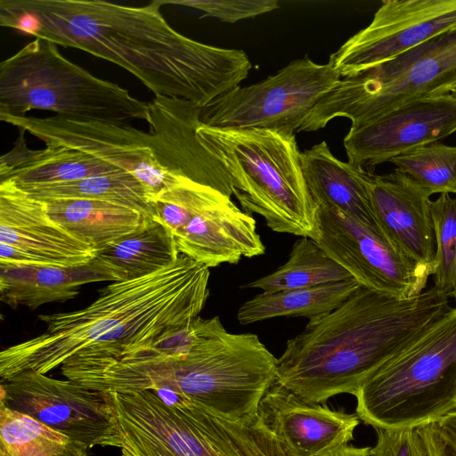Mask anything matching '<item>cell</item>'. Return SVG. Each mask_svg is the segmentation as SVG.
<instances>
[{
  "mask_svg": "<svg viewBox=\"0 0 456 456\" xmlns=\"http://www.w3.org/2000/svg\"><path fill=\"white\" fill-rule=\"evenodd\" d=\"M162 0L128 6L102 0H0V25L120 66L155 96L204 109L248 76L242 50L189 38L166 20Z\"/></svg>",
  "mask_w": 456,
  "mask_h": 456,
  "instance_id": "cell-1",
  "label": "cell"
},
{
  "mask_svg": "<svg viewBox=\"0 0 456 456\" xmlns=\"http://www.w3.org/2000/svg\"><path fill=\"white\" fill-rule=\"evenodd\" d=\"M209 268L184 255L154 273L114 281L85 308L40 314L45 330L0 353V376L46 374L70 359L117 357L190 325L209 295Z\"/></svg>",
  "mask_w": 456,
  "mask_h": 456,
  "instance_id": "cell-2",
  "label": "cell"
},
{
  "mask_svg": "<svg viewBox=\"0 0 456 456\" xmlns=\"http://www.w3.org/2000/svg\"><path fill=\"white\" fill-rule=\"evenodd\" d=\"M449 297L435 286L410 298L360 286L287 341L275 382L312 403L354 395L384 362L451 309Z\"/></svg>",
  "mask_w": 456,
  "mask_h": 456,
  "instance_id": "cell-3",
  "label": "cell"
},
{
  "mask_svg": "<svg viewBox=\"0 0 456 456\" xmlns=\"http://www.w3.org/2000/svg\"><path fill=\"white\" fill-rule=\"evenodd\" d=\"M278 359L256 334L230 333L220 318L190 325L115 359L108 381L116 393L152 391L184 399L216 416L250 420L275 382Z\"/></svg>",
  "mask_w": 456,
  "mask_h": 456,
  "instance_id": "cell-4",
  "label": "cell"
},
{
  "mask_svg": "<svg viewBox=\"0 0 456 456\" xmlns=\"http://www.w3.org/2000/svg\"><path fill=\"white\" fill-rule=\"evenodd\" d=\"M197 134L225 168L243 211L261 216L273 232L317 238L319 207L308 191L295 134L202 122Z\"/></svg>",
  "mask_w": 456,
  "mask_h": 456,
  "instance_id": "cell-5",
  "label": "cell"
},
{
  "mask_svg": "<svg viewBox=\"0 0 456 456\" xmlns=\"http://www.w3.org/2000/svg\"><path fill=\"white\" fill-rule=\"evenodd\" d=\"M121 456H289L259 415L234 421L152 391L110 393Z\"/></svg>",
  "mask_w": 456,
  "mask_h": 456,
  "instance_id": "cell-6",
  "label": "cell"
},
{
  "mask_svg": "<svg viewBox=\"0 0 456 456\" xmlns=\"http://www.w3.org/2000/svg\"><path fill=\"white\" fill-rule=\"evenodd\" d=\"M355 414L375 428H419L456 410V307L410 340L358 388Z\"/></svg>",
  "mask_w": 456,
  "mask_h": 456,
  "instance_id": "cell-7",
  "label": "cell"
},
{
  "mask_svg": "<svg viewBox=\"0 0 456 456\" xmlns=\"http://www.w3.org/2000/svg\"><path fill=\"white\" fill-rule=\"evenodd\" d=\"M32 110L120 126L151 120L149 102L94 76L41 38L0 63V116L23 117Z\"/></svg>",
  "mask_w": 456,
  "mask_h": 456,
  "instance_id": "cell-8",
  "label": "cell"
},
{
  "mask_svg": "<svg viewBox=\"0 0 456 456\" xmlns=\"http://www.w3.org/2000/svg\"><path fill=\"white\" fill-rule=\"evenodd\" d=\"M456 85V28L396 58L342 77L313 109L297 132L324 128L336 118L365 125L411 102L449 94Z\"/></svg>",
  "mask_w": 456,
  "mask_h": 456,
  "instance_id": "cell-9",
  "label": "cell"
},
{
  "mask_svg": "<svg viewBox=\"0 0 456 456\" xmlns=\"http://www.w3.org/2000/svg\"><path fill=\"white\" fill-rule=\"evenodd\" d=\"M151 203L179 253L208 268L265 253L253 216L212 187L170 172Z\"/></svg>",
  "mask_w": 456,
  "mask_h": 456,
  "instance_id": "cell-10",
  "label": "cell"
},
{
  "mask_svg": "<svg viewBox=\"0 0 456 456\" xmlns=\"http://www.w3.org/2000/svg\"><path fill=\"white\" fill-rule=\"evenodd\" d=\"M329 63L304 57L275 75L237 86L202 110L201 122L224 128H257L295 134L313 109L341 80Z\"/></svg>",
  "mask_w": 456,
  "mask_h": 456,
  "instance_id": "cell-11",
  "label": "cell"
},
{
  "mask_svg": "<svg viewBox=\"0 0 456 456\" xmlns=\"http://www.w3.org/2000/svg\"><path fill=\"white\" fill-rule=\"evenodd\" d=\"M0 404L27 415L92 448L117 447L120 440L109 394L70 379L23 371L0 386Z\"/></svg>",
  "mask_w": 456,
  "mask_h": 456,
  "instance_id": "cell-12",
  "label": "cell"
},
{
  "mask_svg": "<svg viewBox=\"0 0 456 456\" xmlns=\"http://www.w3.org/2000/svg\"><path fill=\"white\" fill-rule=\"evenodd\" d=\"M455 28L456 0H386L328 63L341 77H353Z\"/></svg>",
  "mask_w": 456,
  "mask_h": 456,
  "instance_id": "cell-13",
  "label": "cell"
},
{
  "mask_svg": "<svg viewBox=\"0 0 456 456\" xmlns=\"http://www.w3.org/2000/svg\"><path fill=\"white\" fill-rule=\"evenodd\" d=\"M314 240L361 286L394 297L419 295L426 289L428 277L435 273L368 228L326 208H319Z\"/></svg>",
  "mask_w": 456,
  "mask_h": 456,
  "instance_id": "cell-14",
  "label": "cell"
},
{
  "mask_svg": "<svg viewBox=\"0 0 456 456\" xmlns=\"http://www.w3.org/2000/svg\"><path fill=\"white\" fill-rule=\"evenodd\" d=\"M3 122L28 132L45 145L83 152L134 175L151 199L163 190L169 172L159 162L153 136L133 126L85 122L60 116H0Z\"/></svg>",
  "mask_w": 456,
  "mask_h": 456,
  "instance_id": "cell-15",
  "label": "cell"
},
{
  "mask_svg": "<svg viewBox=\"0 0 456 456\" xmlns=\"http://www.w3.org/2000/svg\"><path fill=\"white\" fill-rule=\"evenodd\" d=\"M96 252L53 221L44 201L0 183V265L73 267L90 263Z\"/></svg>",
  "mask_w": 456,
  "mask_h": 456,
  "instance_id": "cell-16",
  "label": "cell"
},
{
  "mask_svg": "<svg viewBox=\"0 0 456 456\" xmlns=\"http://www.w3.org/2000/svg\"><path fill=\"white\" fill-rule=\"evenodd\" d=\"M456 132V99L450 94L409 102L349 132L344 138L348 162L374 167L436 142Z\"/></svg>",
  "mask_w": 456,
  "mask_h": 456,
  "instance_id": "cell-17",
  "label": "cell"
},
{
  "mask_svg": "<svg viewBox=\"0 0 456 456\" xmlns=\"http://www.w3.org/2000/svg\"><path fill=\"white\" fill-rule=\"evenodd\" d=\"M258 415L289 456H324L346 446L360 423L355 413L305 402L277 382L262 398Z\"/></svg>",
  "mask_w": 456,
  "mask_h": 456,
  "instance_id": "cell-18",
  "label": "cell"
},
{
  "mask_svg": "<svg viewBox=\"0 0 456 456\" xmlns=\"http://www.w3.org/2000/svg\"><path fill=\"white\" fill-rule=\"evenodd\" d=\"M149 105L150 133L159 164L167 171L184 175L231 198L229 175L197 134L203 109L186 100L163 96H155Z\"/></svg>",
  "mask_w": 456,
  "mask_h": 456,
  "instance_id": "cell-19",
  "label": "cell"
},
{
  "mask_svg": "<svg viewBox=\"0 0 456 456\" xmlns=\"http://www.w3.org/2000/svg\"><path fill=\"white\" fill-rule=\"evenodd\" d=\"M376 218L389 243L417 263L436 272V240L430 195L402 173L368 172Z\"/></svg>",
  "mask_w": 456,
  "mask_h": 456,
  "instance_id": "cell-20",
  "label": "cell"
},
{
  "mask_svg": "<svg viewBox=\"0 0 456 456\" xmlns=\"http://www.w3.org/2000/svg\"><path fill=\"white\" fill-rule=\"evenodd\" d=\"M301 165L319 208L346 216L389 243L374 214L364 168L337 159L325 141L301 152Z\"/></svg>",
  "mask_w": 456,
  "mask_h": 456,
  "instance_id": "cell-21",
  "label": "cell"
},
{
  "mask_svg": "<svg viewBox=\"0 0 456 456\" xmlns=\"http://www.w3.org/2000/svg\"><path fill=\"white\" fill-rule=\"evenodd\" d=\"M116 281L112 273L95 257L73 267L0 265V299L12 308L31 310L54 302H65L88 283Z\"/></svg>",
  "mask_w": 456,
  "mask_h": 456,
  "instance_id": "cell-22",
  "label": "cell"
},
{
  "mask_svg": "<svg viewBox=\"0 0 456 456\" xmlns=\"http://www.w3.org/2000/svg\"><path fill=\"white\" fill-rule=\"evenodd\" d=\"M19 132L12 148L0 158V183L15 186L45 184L124 171L94 157L60 146L30 149L25 141V131L19 129Z\"/></svg>",
  "mask_w": 456,
  "mask_h": 456,
  "instance_id": "cell-23",
  "label": "cell"
},
{
  "mask_svg": "<svg viewBox=\"0 0 456 456\" xmlns=\"http://www.w3.org/2000/svg\"><path fill=\"white\" fill-rule=\"evenodd\" d=\"M44 202L53 221L96 250L137 231L153 218L133 208L110 201L59 199Z\"/></svg>",
  "mask_w": 456,
  "mask_h": 456,
  "instance_id": "cell-24",
  "label": "cell"
},
{
  "mask_svg": "<svg viewBox=\"0 0 456 456\" xmlns=\"http://www.w3.org/2000/svg\"><path fill=\"white\" fill-rule=\"evenodd\" d=\"M181 254L168 230L150 218L140 229L97 250L116 281L141 278L173 265Z\"/></svg>",
  "mask_w": 456,
  "mask_h": 456,
  "instance_id": "cell-25",
  "label": "cell"
},
{
  "mask_svg": "<svg viewBox=\"0 0 456 456\" xmlns=\"http://www.w3.org/2000/svg\"><path fill=\"white\" fill-rule=\"evenodd\" d=\"M360 286L350 279L311 288L262 292L240 305L237 319L243 325L285 316L310 319L338 307Z\"/></svg>",
  "mask_w": 456,
  "mask_h": 456,
  "instance_id": "cell-26",
  "label": "cell"
},
{
  "mask_svg": "<svg viewBox=\"0 0 456 456\" xmlns=\"http://www.w3.org/2000/svg\"><path fill=\"white\" fill-rule=\"evenodd\" d=\"M16 187L40 201L59 199L104 200L133 208L154 217V208L145 187L134 175L126 171L74 181Z\"/></svg>",
  "mask_w": 456,
  "mask_h": 456,
  "instance_id": "cell-27",
  "label": "cell"
},
{
  "mask_svg": "<svg viewBox=\"0 0 456 456\" xmlns=\"http://www.w3.org/2000/svg\"><path fill=\"white\" fill-rule=\"evenodd\" d=\"M354 279L351 274L317 244L301 237L293 244L287 262L276 271L241 285L240 289H259L273 293L315 287Z\"/></svg>",
  "mask_w": 456,
  "mask_h": 456,
  "instance_id": "cell-28",
  "label": "cell"
},
{
  "mask_svg": "<svg viewBox=\"0 0 456 456\" xmlns=\"http://www.w3.org/2000/svg\"><path fill=\"white\" fill-rule=\"evenodd\" d=\"M88 446L0 404V456H88Z\"/></svg>",
  "mask_w": 456,
  "mask_h": 456,
  "instance_id": "cell-29",
  "label": "cell"
},
{
  "mask_svg": "<svg viewBox=\"0 0 456 456\" xmlns=\"http://www.w3.org/2000/svg\"><path fill=\"white\" fill-rule=\"evenodd\" d=\"M389 162L430 196L436 193L456 195V146L432 142L403 153Z\"/></svg>",
  "mask_w": 456,
  "mask_h": 456,
  "instance_id": "cell-30",
  "label": "cell"
},
{
  "mask_svg": "<svg viewBox=\"0 0 456 456\" xmlns=\"http://www.w3.org/2000/svg\"><path fill=\"white\" fill-rule=\"evenodd\" d=\"M437 267L434 286L448 295L456 285V196L440 194L430 202Z\"/></svg>",
  "mask_w": 456,
  "mask_h": 456,
  "instance_id": "cell-31",
  "label": "cell"
},
{
  "mask_svg": "<svg viewBox=\"0 0 456 456\" xmlns=\"http://www.w3.org/2000/svg\"><path fill=\"white\" fill-rule=\"evenodd\" d=\"M162 4L191 7L200 11L201 18L211 17L228 23L255 18L279 8L277 0H162Z\"/></svg>",
  "mask_w": 456,
  "mask_h": 456,
  "instance_id": "cell-32",
  "label": "cell"
},
{
  "mask_svg": "<svg viewBox=\"0 0 456 456\" xmlns=\"http://www.w3.org/2000/svg\"><path fill=\"white\" fill-rule=\"evenodd\" d=\"M375 456H429L418 428H375Z\"/></svg>",
  "mask_w": 456,
  "mask_h": 456,
  "instance_id": "cell-33",
  "label": "cell"
},
{
  "mask_svg": "<svg viewBox=\"0 0 456 456\" xmlns=\"http://www.w3.org/2000/svg\"><path fill=\"white\" fill-rule=\"evenodd\" d=\"M429 456H456V452L442 436L436 421L418 428Z\"/></svg>",
  "mask_w": 456,
  "mask_h": 456,
  "instance_id": "cell-34",
  "label": "cell"
},
{
  "mask_svg": "<svg viewBox=\"0 0 456 456\" xmlns=\"http://www.w3.org/2000/svg\"><path fill=\"white\" fill-rule=\"evenodd\" d=\"M436 423L442 436L456 452V410L438 419Z\"/></svg>",
  "mask_w": 456,
  "mask_h": 456,
  "instance_id": "cell-35",
  "label": "cell"
},
{
  "mask_svg": "<svg viewBox=\"0 0 456 456\" xmlns=\"http://www.w3.org/2000/svg\"><path fill=\"white\" fill-rule=\"evenodd\" d=\"M324 456H375L372 447L346 445Z\"/></svg>",
  "mask_w": 456,
  "mask_h": 456,
  "instance_id": "cell-36",
  "label": "cell"
},
{
  "mask_svg": "<svg viewBox=\"0 0 456 456\" xmlns=\"http://www.w3.org/2000/svg\"><path fill=\"white\" fill-rule=\"evenodd\" d=\"M449 94H452L456 99V85L452 87Z\"/></svg>",
  "mask_w": 456,
  "mask_h": 456,
  "instance_id": "cell-37",
  "label": "cell"
},
{
  "mask_svg": "<svg viewBox=\"0 0 456 456\" xmlns=\"http://www.w3.org/2000/svg\"><path fill=\"white\" fill-rule=\"evenodd\" d=\"M449 297H453L456 301V285H455L453 290L449 294Z\"/></svg>",
  "mask_w": 456,
  "mask_h": 456,
  "instance_id": "cell-38",
  "label": "cell"
}]
</instances>
